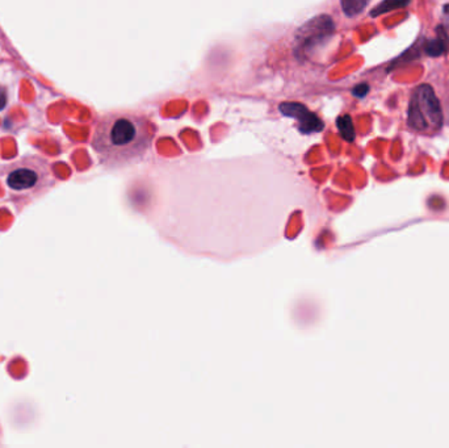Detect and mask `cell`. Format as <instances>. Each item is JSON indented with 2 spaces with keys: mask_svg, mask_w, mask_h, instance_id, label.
Here are the masks:
<instances>
[{
  "mask_svg": "<svg viewBox=\"0 0 449 448\" xmlns=\"http://www.w3.org/2000/svg\"><path fill=\"white\" fill-rule=\"evenodd\" d=\"M150 121L138 113L113 112L100 119L91 145L108 168L132 166L146 155L153 142Z\"/></svg>",
  "mask_w": 449,
  "mask_h": 448,
  "instance_id": "cell-1",
  "label": "cell"
},
{
  "mask_svg": "<svg viewBox=\"0 0 449 448\" xmlns=\"http://www.w3.org/2000/svg\"><path fill=\"white\" fill-rule=\"evenodd\" d=\"M407 124L421 133H432L443 126V112L435 91L428 84L419 85L410 100Z\"/></svg>",
  "mask_w": 449,
  "mask_h": 448,
  "instance_id": "cell-2",
  "label": "cell"
},
{
  "mask_svg": "<svg viewBox=\"0 0 449 448\" xmlns=\"http://www.w3.org/2000/svg\"><path fill=\"white\" fill-rule=\"evenodd\" d=\"M6 183L14 192L39 191L52 183L49 163L39 156L23 158L7 167Z\"/></svg>",
  "mask_w": 449,
  "mask_h": 448,
  "instance_id": "cell-3",
  "label": "cell"
},
{
  "mask_svg": "<svg viewBox=\"0 0 449 448\" xmlns=\"http://www.w3.org/2000/svg\"><path fill=\"white\" fill-rule=\"evenodd\" d=\"M280 111L282 114L292 117L298 121V129L304 134H311L321 132L324 124L322 120L315 114L309 111L305 105L298 103H282L280 104Z\"/></svg>",
  "mask_w": 449,
  "mask_h": 448,
  "instance_id": "cell-4",
  "label": "cell"
},
{
  "mask_svg": "<svg viewBox=\"0 0 449 448\" xmlns=\"http://www.w3.org/2000/svg\"><path fill=\"white\" fill-rule=\"evenodd\" d=\"M304 29H306V32L302 30L300 33L301 43H305L306 46H315L318 42L323 41L331 33H334V24L331 17L321 16L309 21Z\"/></svg>",
  "mask_w": 449,
  "mask_h": 448,
  "instance_id": "cell-5",
  "label": "cell"
},
{
  "mask_svg": "<svg viewBox=\"0 0 449 448\" xmlns=\"http://www.w3.org/2000/svg\"><path fill=\"white\" fill-rule=\"evenodd\" d=\"M449 49V37L447 30L443 27L436 29V37L430 40L424 46L426 54L430 57H440L446 54Z\"/></svg>",
  "mask_w": 449,
  "mask_h": 448,
  "instance_id": "cell-6",
  "label": "cell"
},
{
  "mask_svg": "<svg viewBox=\"0 0 449 448\" xmlns=\"http://www.w3.org/2000/svg\"><path fill=\"white\" fill-rule=\"evenodd\" d=\"M410 0H384L382 3H379L377 7H375L372 10L370 14L373 17L376 16H379V14H388V12H392L394 10H399V8H404L408 6Z\"/></svg>",
  "mask_w": 449,
  "mask_h": 448,
  "instance_id": "cell-7",
  "label": "cell"
},
{
  "mask_svg": "<svg viewBox=\"0 0 449 448\" xmlns=\"http://www.w3.org/2000/svg\"><path fill=\"white\" fill-rule=\"evenodd\" d=\"M337 125L340 136L344 140L348 141V142L355 140V128H353L351 116H348V114L340 116L337 120Z\"/></svg>",
  "mask_w": 449,
  "mask_h": 448,
  "instance_id": "cell-8",
  "label": "cell"
},
{
  "mask_svg": "<svg viewBox=\"0 0 449 448\" xmlns=\"http://www.w3.org/2000/svg\"><path fill=\"white\" fill-rule=\"evenodd\" d=\"M368 3L369 0H342V8L344 14L352 17L363 12Z\"/></svg>",
  "mask_w": 449,
  "mask_h": 448,
  "instance_id": "cell-9",
  "label": "cell"
},
{
  "mask_svg": "<svg viewBox=\"0 0 449 448\" xmlns=\"http://www.w3.org/2000/svg\"><path fill=\"white\" fill-rule=\"evenodd\" d=\"M369 92V85L366 83L359 84L352 90V94L355 98H364Z\"/></svg>",
  "mask_w": 449,
  "mask_h": 448,
  "instance_id": "cell-10",
  "label": "cell"
},
{
  "mask_svg": "<svg viewBox=\"0 0 449 448\" xmlns=\"http://www.w3.org/2000/svg\"><path fill=\"white\" fill-rule=\"evenodd\" d=\"M7 104V92L4 88L0 87V110H3Z\"/></svg>",
  "mask_w": 449,
  "mask_h": 448,
  "instance_id": "cell-11",
  "label": "cell"
}]
</instances>
